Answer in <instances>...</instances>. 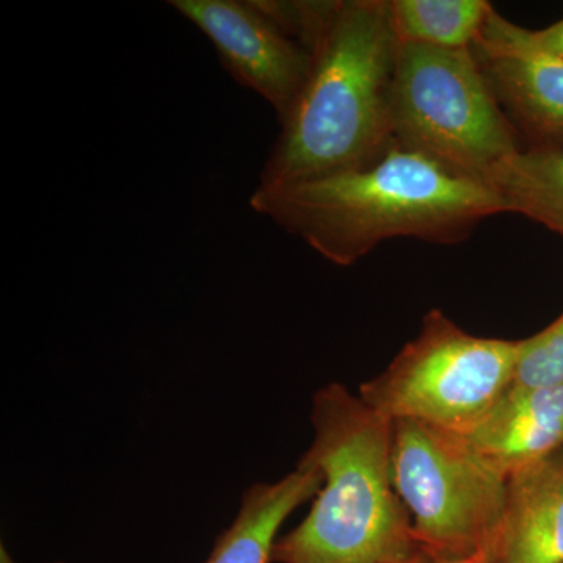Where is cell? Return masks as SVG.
<instances>
[{"label": "cell", "mask_w": 563, "mask_h": 563, "mask_svg": "<svg viewBox=\"0 0 563 563\" xmlns=\"http://www.w3.org/2000/svg\"><path fill=\"white\" fill-rule=\"evenodd\" d=\"M483 563H563V446L507 479Z\"/></svg>", "instance_id": "cell-9"}, {"label": "cell", "mask_w": 563, "mask_h": 563, "mask_svg": "<svg viewBox=\"0 0 563 563\" xmlns=\"http://www.w3.org/2000/svg\"><path fill=\"white\" fill-rule=\"evenodd\" d=\"M401 44L472 49L493 10L487 0H387Z\"/></svg>", "instance_id": "cell-13"}, {"label": "cell", "mask_w": 563, "mask_h": 563, "mask_svg": "<svg viewBox=\"0 0 563 563\" xmlns=\"http://www.w3.org/2000/svg\"><path fill=\"white\" fill-rule=\"evenodd\" d=\"M462 437L509 479L563 446V385L514 383Z\"/></svg>", "instance_id": "cell-10"}, {"label": "cell", "mask_w": 563, "mask_h": 563, "mask_svg": "<svg viewBox=\"0 0 563 563\" xmlns=\"http://www.w3.org/2000/svg\"><path fill=\"white\" fill-rule=\"evenodd\" d=\"M391 479L422 553L432 561L483 562L501 521L507 477L462 435L391 421Z\"/></svg>", "instance_id": "cell-5"}, {"label": "cell", "mask_w": 563, "mask_h": 563, "mask_svg": "<svg viewBox=\"0 0 563 563\" xmlns=\"http://www.w3.org/2000/svg\"><path fill=\"white\" fill-rule=\"evenodd\" d=\"M472 51L507 120L529 141L525 150L563 147V58L518 38L495 7Z\"/></svg>", "instance_id": "cell-8"}, {"label": "cell", "mask_w": 563, "mask_h": 563, "mask_svg": "<svg viewBox=\"0 0 563 563\" xmlns=\"http://www.w3.org/2000/svg\"><path fill=\"white\" fill-rule=\"evenodd\" d=\"M520 342L463 331L440 310L383 374L361 387L362 401L388 420H413L463 435L515 383Z\"/></svg>", "instance_id": "cell-6"}, {"label": "cell", "mask_w": 563, "mask_h": 563, "mask_svg": "<svg viewBox=\"0 0 563 563\" xmlns=\"http://www.w3.org/2000/svg\"><path fill=\"white\" fill-rule=\"evenodd\" d=\"M0 563H16L13 561V558H11L9 551H7V548L3 547L0 548Z\"/></svg>", "instance_id": "cell-16"}, {"label": "cell", "mask_w": 563, "mask_h": 563, "mask_svg": "<svg viewBox=\"0 0 563 563\" xmlns=\"http://www.w3.org/2000/svg\"><path fill=\"white\" fill-rule=\"evenodd\" d=\"M312 446L302 463L321 490L298 528L274 544L277 563H404L422 551L391 479V420L331 384L313 398Z\"/></svg>", "instance_id": "cell-3"}, {"label": "cell", "mask_w": 563, "mask_h": 563, "mask_svg": "<svg viewBox=\"0 0 563 563\" xmlns=\"http://www.w3.org/2000/svg\"><path fill=\"white\" fill-rule=\"evenodd\" d=\"M398 46L387 0L329 3L313 44L309 79L280 122L257 188L361 168L390 146V87Z\"/></svg>", "instance_id": "cell-2"}, {"label": "cell", "mask_w": 563, "mask_h": 563, "mask_svg": "<svg viewBox=\"0 0 563 563\" xmlns=\"http://www.w3.org/2000/svg\"><path fill=\"white\" fill-rule=\"evenodd\" d=\"M506 211L523 214L563 236V147L521 150L490 181Z\"/></svg>", "instance_id": "cell-12"}, {"label": "cell", "mask_w": 563, "mask_h": 563, "mask_svg": "<svg viewBox=\"0 0 563 563\" xmlns=\"http://www.w3.org/2000/svg\"><path fill=\"white\" fill-rule=\"evenodd\" d=\"M250 203L339 266L354 265L393 239L457 244L487 218L506 213L490 185L395 140L361 168L255 188Z\"/></svg>", "instance_id": "cell-1"}, {"label": "cell", "mask_w": 563, "mask_h": 563, "mask_svg": "<svg viewBox=\"0 0 563 563\" xmlns=\"http://www.w3.org/2000/svg\"><path fill=\"white\" fill-rule=\"evenodd\" d=\"M515 383L563 385V314L544 331L520 340Z\"/></svg>", "instance_id": "cell-14"}, {"label": "cell", "mask_w": 563, "mask_h": 563, "mask_svg": "<svg viewBox=\"0 0 563 563\" xmlns=\"http://www.w3.org/2000/svg\"><path fill=\"white\" fill-rule=\"evenodd\" d=\"M173 10L209 38L225 70L262 96L279 122L312 70L313 47L288 24L277 0H172Z\"/></svg>", "instance_id": "cell-7"}, {"label": "cell", "mask_w": 563, "mask_h": 563, "mask_svg": "<svg viewBox=\"0 0 563 563\" xmlns=\"http://www.w3.org/2000/svg\"><path fill=\"white\" fill-rule=\"evenodd\" d=\"M428 555L424 553H421L420 555H417V558H413L412 561L404 562V563H426L428 562Z\"/></svg>", "instance_id": "cell-18"}, {"label": "cell", "mask_w": 563, "mask_h": 563, "mask_svg": "<svg viewBox=\"0 0 563 563\" xmlns=\"http://www.w3.org/2000/svg\"><path fill=\"white\" fill-rule=\"evenodd\" d=\"M390 128L402 146L487 185L523 150L472 49L399 43Z\"/></svg>", "instance_id": "cell-4"}, {"label": "cell", "mask_w": 563, "mask_h": 563, "mask_svg": "<svg viewBox=\"0 0 563 563\" xmlns=\"http://www.w3.org/2000/svg\"><path fill=\"white\" fill-rule=\"evenodd\" d=\"M426 563H483L479 559H470V561H432V559H428Z\"/></svg>", "instance_id": "cell-17"}, {"label": "cell", "mask_w": 563, "mask_h": 563, "mask_svg": "<svg viewBox=\"0 0 563 563\" xmlns=\"http://www.w3.org/2000/svg\"><path fill=\"white\" fill-rule=\"evenodd\" d=\"M515 32H517L518 38L525 41L529 46L563 58V18L551 24L550 27L540 29V31H529V29L515 24Z\"/></svg>", "instance_id": "cell-15"}, {"label": "cell", "mask_w": 563, "mask_h": 563, "mask_svg": "<svg viewBox=\"0 0 563 563\" xmlns=\"http://www.w3.org/2000/svg\"><path fill=\"white\" fill-rule=\"evenodd\" d=\"M49 563H62V562H49Z\"/></svg>", "instance_id": "cell-19"}, {"label": "cell", "mask_w": 563, "mask_h": 563, "mask_svg": "<svg viewBox=\"0 0 563 563\" xmlns=\"http://www.w3.org/2000/svg\"><path fill=\"white\" fill-rule=\"evenodd\" d=\"M321 485L322 474L302 462L277 483L252 485L243 495L231 528L218 537L206 563L272 562L280 526L317 496Z\"/></svg>", "instance_id": "cell-11"}]
</instances>
